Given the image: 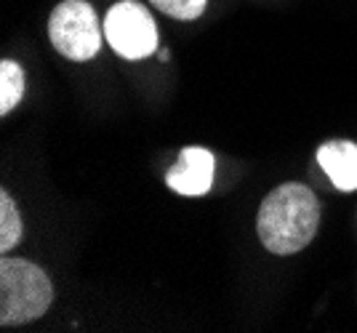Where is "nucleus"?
Listing matches in <instances>:
<instances>
[{
  "instance_id": "obj_1",
  "label": "nucleus",
  "mask_w": 357,
  "mask_h": 333,
  "mask_svg": "<svg viewBox=\"0 0 357 333\" xmlns=\"http://www.w3.org/2000/svg\"><path fill=\"white\" fill-rule=\"evenodd\" d=\"M320 224V203L304 184H280L259 208V238L278 256H291L312 242Z\"/></svg>"
},
{
  "instance_id": "obj_2",
  "label": "nucleus",
  "mask_w": 357,
  "mask_h": 333,
  "mask_svg": "<svg viewBox=\"0 0 357 333\" xmlns=\"http://www.w3.org/2000/svg\"><path fill=\"white\" fill-rule=\"evenodd\" d=\"M54 302L48 274L27 258H0V325H24L43 318Z\"/></svg>"
},
{
  "instance_id": "obj_3",
  "label": "nucleus",
  "mask_w": 357,
  "mask_h": 333,
  "mask_svg": "<svg viewBox=\"0 0 357 333\" xmlns=\"http://www.w3.org/2000/svg\"><path fill=\"white\" fill-rule=\"evenodd\" d=\"M48 38L67 59L89 61L102 48V24L86 0H64L51 11Z\"/></svg>"
},
{
  "instance_id": "obj_4",
  "label": "nucleus",
  "mask_w": 357,
  "mask_h": 333,
  "mask_svg": "<svg viewBox=\"0 0 357 333\" xmlns=\"http://www.w3.org/2000/svg\"><path fill=\"white\" fill-rule=\"evenodd\" d=\"M105 38L123 59H144L158 48V27L144 6L134 0L115 3L105 16Z\"/></svg>"
},
{
  "instance_id": "obj_5",
  "label": "nucleus",
  "mask_w": 357,
  "mask_h": 333,
  "mask_svg": "<svg viewBox=\"0 0 357 333\" xmlns=\"http://www.w3.org/2000/svg\"><path fill=\"white\" fill-rule=\"evenodd\" d=\"M165 184L187 197L206 195L213 184V155L203 147H187L178 155V163L165 171Z\"/></svg>"
},
{
  "instance_id": "obj_6",
  "label": "nucleus",
  "mask_w": 357,
  "mask_h": 333,
  "mask_svg": "<svg viewBox=\"0 0 357 333\" xmlns=\"http://www.w3.org/2000/svg\"><path fill=\"white\" fill-rule=\"evenodd\" d=\"M317 163L336 189H357V144L355 141H326L317 150Z\"/></svg>"
},
{
  "instance_id": "obj_7",
  "label": "nucleus",
  "mask_w": 357,
  "mask_h": 333,
  "mask_svg": "<svg viewBox=\"0 0 357 333\" xmlns=\"http://www.w3.org/2000/svg\"><path fill=\"white\" fill-rule=\"evenodd\" d=\"M24 93V72L16 61L6 59L0 64V115H8Z\"/></svg>"
},
{
  "instance_id": "obj_8",
  "label": "nucleus",
  "mask_w": 357,
  "mask_h": 333,
  "mask_svg": "<svg viewBox=\"0 0 357 333\" xmlns=\"http://www.w3.org/2000/svg\"><path fill=\"white\" fill-rule=\"evenodd\" d=\"M19 240H22V216L16 211L11 195L3 189L0 192V251L8 254Z\"/></svg>"
},
{
  "instance_id": "obj_9",
  "label": "nucleus",
  "mask_w": 357,
  "mask_h": 333,
  "mask_svg": "<svg viewBox=\"0 0 357 333\" xmlns=\"http://www.w3.org/2000/svg\"><path fill=\"white\" fill-rule=\"evenodd\" d=\"M155 8H160L163 14L181 19V22H190L206 11V3L208 0H149Z\"/></svg>"
}]
</instances>
